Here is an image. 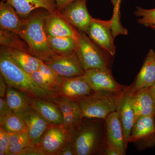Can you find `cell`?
Segmentation results:
<instances>
[{
	"mask_svg": "<svg viewBox=\"0 0 155 155\" xmlns=\"http://www.w3.org/2000/svg\"><path fill=\"white\" fill-rule=\"evenodd\" d=\"M71 140L75 155H103L107 144L105 119L81 118Z\"/></svg>",
	"mask_w": 155,
	"mask_h": 155,
	"instance_id": "1",
	"label": "cell"
},
{
	"mask_svg": "<svg viewBox=\"0 0 155 155\" xmlns=\"http://www.w3.org/2000/svg\"><path fill=\"white\" fill-rule=\"evenodd\" d=\"M48 11L40 8L32 11L26 19L20 36L27 43L29 53L45 63H47L57 54L51 49L45 29Z\"/></svg>",
	"mask_w": 155,
	"mask_h": 155,
	"instance_id": "2",
	"label": "cell"
},
{
	"mask_svg": "<svg viewBox=\"0 0 155 155\" xmlns=\"http://www.w3.org/2000/svg\"><path fill=\"white\" fill-rule=\"evenodd\" d=\"M0 72L8 86L18 89L31 98L41 97L50 100L54 94L38 86L30 74L23 70L11 58L7 47L1 46Z\"/></svg>",
	"mask_w": 155,
	"mask_h": 155,
	"instance_id": "3",
	"label": "cell"
},
{
	"mask_svg": "<svg viewBox=\"0 0 155 155\" xmlns=\"http://www.w3.org/2000/svg\"><path fill=\"white\" fill-rule=\"evenodd\" d=\"M128 87L122 91L95 92L76 100L81 118L105 119L118 110Z\"/></svg>",
	"mask_w": 155,
	"mask_h": 155,
	"instance_id": "4",
	"label": "cell"
},
{
	"mask_svg": "<svg viewBox=\"0 0 155 155\" xmlns=\"http://www.w3.org/2000/svg\"><path fill=\"white\" fill-rule=\"evenodd\" d=\"M79 32L80 37L75 52L84 70L100 69L112 72L113 56L95 43L86 33Z\"/></svg>",
	"mask_w": 155,
	"mask_h": 155,
	"instance_id": "5",
	"label": "cell"
},
{
	"mask_svg": "<svg viewBox=\"0 0 155 155\" xmlns=\"http://www.w3.org/2000/svg\"><path fill=\"white\" fill-rule=\"evenodd\" d=\"M128 143H133L138 151L155 146V117L143 116L134 125Z\"/></svg>",
	"mask_w": 155,
	"mask_h": 155,
	"instance_id": "6",
	"label": "cell"
},
{
	"mask_svg": "<svg viewBox=\"0 0 155 155\" xmlns=\"http://www.w3.org/2000/svg\"><path fill=\"white\" fill-rule=\"evenodd\" d=\"M86 34L95 43L114 57L116 54V47L112 30L111 19L104 20L93 18Z\"/></svg>",
	"mask_w": 155,
	"mask_h": 155,
	"instance_id": "7",
	"label": "cell"
},
{
	"mask_svg": "<svg viewBox=\"0 0 155 155\" xmlns=\"http://www.w3.org/2000/svg\"><path fill=\"white\" fill-rule=\"evenodd\" d=\"M69 140H71L70 135L63 125L51 124L38 146L45 155H58Z\"/></svg>",
	"mask_w": 155,
	"mask_h": 155,
	"instance_id": "8",
	"label": "cell"
},
{
	"mask_svg": "<svg viewBox=\"0 0 155 155\" xmlns=\"http://www.w3.org/2000/svg\"><path fill=\"white\" fill-rule=\"evenodd\" d=\"M83 77L92 89L96 92L122 91L128 87L117 82L112 72L102 69L87 70Z\"/></svg>",
	"mask_w": 155,
	"mask_h": 155,
	"instance_id": "9",
	"label": "cell"
},
{
	"mask_svg": "<svg viewBox=\"0 0 155 155\" xmlns=\"http://www.w3.org/2000/svg\"><path fill=\"white\" fill-rule=\"evenodd\" d=\"M87 0H75L60 13L78 31L86 33L92 20L87 8Z\"/></svg>",
	"mask_w": 155,
	"mask_h": 155,
	"instance_id": "10",
	"label": "cell"
},
{
	"mask_svg": "<svg viewBox=\"0 0 155 155\" xmlns=\"http://www.w3.org/2000/svg\"><path fill=\"white\" fill-rule=\"evenodd\" d=\"M45 63L59 76L65 78L83 76L85 73L76 52L65 55L57 54L51 61Z\"/></svg>",
	"mask_w": 155,
	"mask_h": 155,
	"instance_id": "11",
	"label": "cell"
},
{
	"mask_svg": "<svg viewBox=\"0 0 155 155\" xmlns=\"http://www.w3.org/2000/svg\"><path fill=\"white\" fill-rule=\"evenodd\" d=\"M105 122L107 145L116 148L122 155H125L127 144L118 112L110 114L106 118Z\"/></svg>",
	"mask_w": 155,
	"mask_h": 155,
	"instance_id": "12",
	"label": "cell"
},
{
	"mask_svg": "<svg viewBox=\"0 0 155 155\" xmlns=\"http://www.w3.org/2000/svg\"><path fill=\"white\" fill-rule=\"evenodd\" d=\"M45 29L48 35L69 37L79 40V31L61 16L59 12L48 14L45 22Z\"/></svg>",
	"mask_w": 155,
	"mask_h": 155,
	"instance_id": "13",
	"label": "cell"
},
{
	"mask_svg": "<svg viewBox=\"0 0 155 155\" xmlns=\"http://www.w3.org/2000/svg\"><path fill=\"white\" fill-rule=\"evenodd\" d=\"M82 76L71 78H63L58 91L59 95L77 100L95 92Z\"/></svg>",
	"mask_w": 155,
	"mask_h": 155,
	"instance_id": "14",
	"label": "cell"
},
{
	"mask_svg": "<svg viewBox=\"0 0 155 155\" xmlns=\"http://www.w3.org/2000/svg\"><path fill=\"white\" fill-rule=\"evenodd\" d=\"M154 51L150 49L145 59L143 65L135 81L129 86L130 93L150 88L155 81V62Z\"/></svg>",
	"mask_w": 155,
	"mask_h": 155,
	"instance_id": "15",
	"label": "cell"
},
{
	"mask_svg": "<svg viewBox=\"0 0 155 155\" xmlns=\"http://www.w3.org/2000/svg\"><path fill=\"white\" fill-rule=\"evenodd\" d=\"M23 119L26 124L30 146H38L42 137L52 124L32 108Z\"/></svg>",
	"mask_w": 155,
	"mask_h": 155,
	"instance_id": "16",
	"label": "cell"
},
{
	"mask_svg": "<svg viewBox=\"0 0 155 155\" xmlns=\"http://www.w3.org/2000/svg\"><path fill=\"white\" fill-rule=\"evenodd\" d=\"M11 5L22 19H26L35 9L43 8L49 14L58 12L55 0H2Z\"/></svg>",
	"mask_w": 155,
	"mask_h": 155,
	"instance_id": "17",
	"label": "cell"
},
{
	"mask_svg": "<svg viewBox=\"0 0 155 155\" xmlns=\"http://www.w3.org/2000/svg\"><path fill=\"white\" fill-rule=\"evenodd\" d=\"M130 101L135 114V121L143 116L155 117V102L151 94L150 88L141 90L134 93H130Z\"/></svg>",
	"mask_w": 155,
	"mask_h": 155,
	"instance_id": "18",
	"label": "cell"
},
{
	"mask_svg": "<svg viewBox=\"0 0 155 155\" xmlns=\"http://www.w3.org/2000/svg\"><path fill=\"white\" fill-rule=\"evenodd\" d=\"M31 107L46 120L52 124L62 125L64 114L59 107L50 100L44 98H31Z\"/></svg>",
	"mask_w": 155,
	"mask_h": 155,
	"instance_id": "19",
	"label": "cell"
},
{
	"mask_svg": "<svg viewBox=\"0 0 155 155\" xmlns=\"http://www.w3.org/2000/svg\"><path fill=\"white\" fill-rule=\"evenodd\" d=\"M26 19H22L9 3L0 2V28L10 31L20 35Z\"/></svg>",
	"mask_w": 155,
	"mask_h": 155,
	"instance_id": "20",
	"label": "cell"
},
{
	"mask_svg": "<svg viewBox=\"0 0 155 155\" xmlns=\"http://www.w3.org/2000/svg\"><path fill=\"white\" fill-rule=\"evenodd\" d=\"M5 98L13 114L23 118L31 109V97L18 89L8 86Z\"/></svg>",
	"mask_w": 155,
	"mask_h": 155,
	"instance_id": "21",
	"label": "cell"
},
{
	"mask_svg": "<svg viewBox=\"0 0 155 155\" xmlns=\"http://www.w3.org/2000/svg\"><path fill=\"white\" fill-rule=\"evenodd\" d=\"M117 111L124 130L125 140L128 144L135 122V114L130 101L129 87Z\"/></svg>",
	"mask_w": 155,
	"mask_h": 155,
	"instance_id": "22",
	"label": "cell"
},
{
	"mask_svg": "<svg viewBox=\"0 0 155 155\" xmlns=\"http://www.w3.org/2000/svg\"><path fill=\"white\" fill-rule=\"evenodd\" d=\"M51 49L58 55H65L75 52L79 40L69 37H55L48 35Z\"/></svg>",
	"mask_w": 155,
	"mask_h": 155,
	"instance_id": "23",
	"label": "cell"
},
{
	"mask_svg": "<svg viewBox=\"0 0 155 155\" xmlns=\"http://www.w3.org/2000/svg\"><path fill=\"white\" fill-rule=\"evenodd\" d=\"M7 48L12 59L25 72L30 74L38 70L41 60L26 52Z\"/></svg>",
	"mask_w": 155,
	"mask_h": 155,
	"instance_id": "24",
	"label": "cell"
},
{
	"mask_svg": "<svg viewBox=\"0 0 155 155\" xmlns=\"http://www.w3.org/2000/svg\"><path fill=\"white\" fill-rule=\"evenodd\" d=\"M0 44L2 46L29 52L27 43L19 35L2 28H0Z\"/></svg>",
	"mask_w": 155,
	"mask_h": 155,
	"instance_id": "25",
	"label": "cell"
},
{
	"mask_svg": "<svg viewBox=\"0 0 155 155\" xmlns=\"http://www.w3.org/2000/svg\"><path fill=\"white\" fill-rule=\"evenodd\" d=\"M30 146L27 127L22 131L11 134L8 155H19L20 153Z\"/></svg>",
	"mask_w": 155,
	"mask_h": 155,
	"instance_id": "26",
	"label": "cell"
},
{
	"mask_svg": "<svg viewBox=\"0 0 155 155\" xmlns=\"http://www.w3.org/2000/svg\"><path fill=\"white\" fill-rule=\"evenodd\" d=\"M26 127V123L22 116L14 114L0 116V127L9 133H17Z\"/></svg>",
	"mask_w": 155,
	"mask_h": 155,
	"instance_id": "27",
	"label": "cell"
},
{
	"mask_svg": "<svg viewBox=\"0 0 155 155\" xmlns=\"http://www.w3.org/2000/svg\"><path fill=\"white\" fill-rule=\"evenodd\" d=\"M58 106L64 115L80 110L76 100L68 97L54 95L49 100Z\"/></svg>",
	"mask_w": 155,
	"mask_h": 155,
	"instance_id": "28",
	"label": "cell"
},
{
	"mask_svg": "<svg viewBox=\"0 0 155 155\" xmlns=\"http://www.w3.org/2000/svg\"><path fill=\"white\" fill-rule=\"evenodd\" d=\"M134 14L136 17H140L137 20L140 24L147 27L155 25V8L145 9L137 7Z\"/></svg>",
	"mask_w": 155,
	"mask_h": 155,
	"instance_id": "29",
	"label": "cell"
},
{
	"mask_svg": "<svg viewBox=\"0 0 155 155\" xmlns=\"http://www.w3.org/2000/svg\"><path fill=\"white\" fill-rule=\"evenodd\" d=\"M81 118L80 111H75L64 115L63 127L69 133L70 138L75 131Z\"/></svg>",
	"mask_w": 155,
	"mask_h": 155,
	"instance_id": "30",
	"label": "cell"
},
{
	"mask_svg": "<svg viewBox=\"0 0 155 155\" xmlns=\"http://www.w3.org/2000/svg\"><path fill=\"white\" fill-rule=\"evenodd\" d=\"M34 81L42 88L53 93L52 88L48 82L39 70L34 71L30 74ZM54 94V93H53Z\"/></svg>",
	"mask_w": 155,
	"mask_h": 155,
	"instance_id": "31",
	"label": "cell"
},
{
	"mask_svg": "<svg viewBox=\"0 0 155 155\" xmlns=\"http://www.w3.org/2000/svg\"><path fill=\"white\" fill-rule=\"evenodd\" d=\"M10 134L0 127V155H8Z\"/></svg>",
	"mask_w": 155,
	"mask_h": 155,
	"instance_id": "32",
	"label": "cell"
},
{
	"mask_svg": "<svg viewBox=\"0 0 155 155\" xmlns=\"http://www.w3.org/2000/svg\"><path fill=\"white\" fill-rule=\"evenodd\" d=\"M19 155H45L38 146H29L22 150Z\"/></svg>",
	"mask_w": 155,
	"mask_h": 155,
	"instance_id": "33",
	"label": "cell"
},
{
	"mask_svg": "<svg viewBox=\"0 0 155 155\" xmlns=\"http://www.w3.org/2000/svg\"><path fill=\"white\" fill-rule=\"evenodd\" d=\"M121 0H116V3L114 6V12L112 19V22L115 25H119L121 24L120 21V9Z\"/></svg>",
	"mask_w": 155,
	"mask_h": 155,
	"instance_id": "34",
	"label": "cell"
},
{
	"mask_svg": "<svg viewBox=\"0 0 155 155\" xmlns=\"http://www.w3.org/2000/svg\"><path fill=\"white\" fill-rule=\"evenodd\" d=\"M13 114L5 97H0V116Z\"/></svg>",
	"mask_w": 155,
	"mask_h": 155,
	"instance_id": "35",
	"label": "cell"
},
{
	"mask_svg": "<svg viewBox=\"0 0 155 155\" xmlns=\"http://www.w3.org/2000/svg\"><path fill=\"white\" fill-rule=\"evenodd\" d=\"M58 155H75L73 142L71 140H68L64 148L58 153Z\"/></svg>",
	"mask_w": 155,
	"mask_h": 155,
	"instance_id": "36",
	"label": "cell"
},
{
	"mask_svg": "<svg viewBox=\"0 0 155 155\" xmlns=\"http://www.w3.org/2000/svg\"><path fill=\"white\" fill-rule=\"evenodd\" d=\"M75 0H55L57 10L59 13H61L64 9Z\"/></svg>",
	"mask_w": 155,
	"mask_h": 155,
	"instance_id": "37",
	"label": "cell"
},
{
	"mask_svg": "<svg viewBox=\"0 0 155 155\" xmlns=\"http://www.w3.org/2000/svg\"><path fill=\"white\" fill-rule=\"evenodd\" d=\"M8 85L5 78L0 74V97H5L8 90Z\"/></svg>",
	"mask_w": 155,
	"mask_h": 155,
	"instance_id": "38",
	"label": "cell"
},
{
	"mask_svg": "<svg viewBox=\"0 0 155 155\" xmlns=\"http://www.w3.org/2000/svg\"><path fill=\"white\" fill-rule=\"evenodd\" d=\"M103 155H122V153L116 149L112 146L107 144L104 150Z\"/></svg>",
	"mask_w": 155,
	"mask_h": 155,
	"instance_id": "39",
	"label": "cell"
},
{
	"mask_svg": "<svg viewBox=\"0 0 155 155\" xmlns=\"http://www.w3.org/2000/svg\"><path fill=\"white\" fill-rule=\"evenodd\" d=\"M150 91L151 94L155 102V81L152 86L150 87Z\"/></svg>",
	"mask_w": 155,
	"mask_h": 155,
	"instance_id": "40",
	"label": "cell"
},
{
	"mask_svg": "<svg viewBox=\"0 0 155 155\" xmlns=\"http://www.w3.org/2000/svg\"><path fill=\"white\" fill-rule=\"evenodd\" d=\"M111 2L112 4H113V5H114V6L115 5L116 3V0H111Z\"/></svg>",
	"mask_w": 155,
	"mask_h": 155,
	"instance_id": "41",
	"label": "cell"
},
{
	"mask_svg": "<svg viewBox=\"0 0 155 155\" xmlns=\"http://www.w3.org/2000/svg\"><path fill=\"white\" fill-rule=\"evenodd\" d=\"M150 27L155 31V25H152V26H150Z\"/></svg>",
	"mask_w": 155,
	"mask_h": 155,
	"instance_id": "42",
	"label": "cell"
},
{
	"mask_svg": "<svg viewBox=\"0 0 155 155\" xmlns=\"http://www.w3.org/2000/svg\"><path fill=\"white\" fill-rule=\"evenodd\" d=\"M153 58H154V61L155 62V51H154Z\"/></svg>",
	"mask_w": 155,
	"mask_h": 155,
	"instance_id": "43",
	"label": "cell"
}]
</instances>
